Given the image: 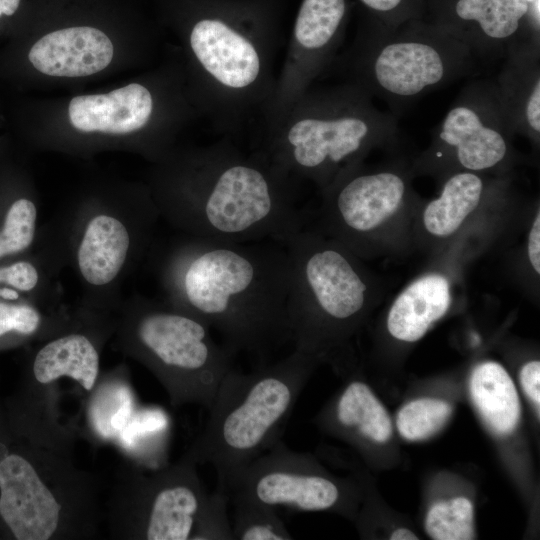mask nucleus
<instances>
[{"mask_svg":"<svg viewBox=\"0 0 540 540\" xmlns=\"http://www.w3.org/2000/svg\"><path fill=\"white\" fill-rule=\"evenodd\" d=\"M290 260L284 243L196 238L170 264L176 307L218 332L235 354L259 356L291 342Z\"/></svg>","mask_w":540,"mask_h":540,"instance_id":"1","label":"nucleus"},{"mask_svg":"<svg viewBox=\"0 0 540 540\" xmlns=\"http://www.w3.org/2000/svg\"><path fill=\"white\" fill-rule=\"evenodd\" d=\"M190 181L169 213L196 238L284 243L304 228L294 182L258 153L214 144L196 156Z\"/></svg>","mask_w":540,"mask_h":540,"instance_id":"2","label":"nucleus"},{"mask_svg":"<svg viewBox=\"0 0 540 540\" xmlns=\"http://www.w3.org/2000/svg\"><path fill=\"white\" fill-rule=\"evenodd\" d=\"M273 121L257 153L293 182L307 179L321 190L370 150L395 145L400 135L398 119L377 109L352 82L306 91Z\"/></svg>","mask_w":540,"mask_h":540,"instance_id":"3","label":"nucleus"},{"mask_svg":"<svg viewBox=\"0 0 540 540\" xmlns=\"http://www.w3.org/2000/svg\"><path fill=\"white\" fill-rule=\"evenodd\" d=\"M315 360L316 356L293 349L247 373L230 369L204 429L184 457L197 466L211 465L217 489L223 492L236 475L281 440Z\"/></svg>","mask_w":540,"mask_h":540,"instance_id":"4","label":"nucleus"},{"mask_svg":"<svg viewBox=\"0 0 540 540\" xmlns=\"http://www.w3.org/2000/svg\"><path fill=\"white\" fill-rule=\"evenodd\" d=\"M351 82L383 100L397 119L424 95L478 72V59L434 24L379 20L356 38L346 58Z\"/></svg>","mask_w":540,"mask_h":540,"instance_id":"5","label":"nucleus"},{"mask_svg":"<svg viewBox=\"0 0 540 540\" xmlns=\"http://www.w3.org/2000/svg\"><path fill=\"white\" fill-rule=\"evenodd\" d=\"M284 245L290 260L287 320L294 349L316 356L344 336L368 306L371 289L354 253L302 228Z\"/></svg>","mask_w":540,"mask_h":540,"instance_id":"6","label":"nucleus"},{"mask_svg":"<svg viewBox=\"0 0 540 540\" xmlns=\"http://www.w3.org/2000/svg\"><path fill=\"white\" fill-rule=\"evenodd\" d=\"M137 357L166 390L171 404H197L210 409L235 353L217 343L211 329L177 307L146 306L132 325Z\"/></svg>","mask_w":540,"mask_h":540,"instance_id":"7","label":"nucleus"},{"mask_svg":"<svg viewBox=\"0 0 540 540\" xmlns=\"http://www.w3.org/2000/svg\"><path fill=\"white\" fill-rule=\"evenodd\" d=\"M197 465L184 456L151 474L135 473L126 484L115 519L127 538L145 540H233L228 498L209 492ZM123 528V529H124Z\"/></svg>","mask_w":540,"mask_h":540,"instance_id":"8","label":"nucleus"},{"mask_svg":"<svg viewBox=\"0 0 540 540\" xmlns=\"http://www.w3.org/2000/svg\"><path fill=\"white\" fill-rule=\"evenodd\" d=\"M514 134L494 81H470L434 129L431 146L419 165L476 173L505 167Z\"/></svg>","mask_w":540,"mask_h":540,"instance_id":"9","label":"nucleus"},{"mask_svg":"<svg viewBox=\"0 0 540 540\" xmlns=\"http://www.w3.org/2000/svg\"><path fill=\"white\" fill-rule=\"evenodd\" d=\"M62 454L40 464L17 452L0 458V517L18 540L69 536L81 480Z\"/></svg>","mask_w":540,"mask_h":540,"instance_id":"10","label":"nucleus"},{"mask_svg":"<svg viewBox=\"0 0 540 540\" xmlns=\"http://www.w3.org/2000/svg\"><path fill=\"white\" fill-rule=\"evenodd\" d=\"M191 51L212 87L218 103L239 104L267 100L272 44L266 43L219 18L197 21L189 36Z\"/></svg>","mask_w":540,"mask_h":540,"instance_id":"11","label":"nucleus"},{"mask_svg":"<svg viewBox=\"0 0 540 540\" xmlns=\"http://www.w3.org/2000/svg\"><path fill=\"white\" fill-rule=\"evenodd\" d=\"M223 492L228 501L245 499L301 512L335 509L343 498L336 480L282 440L245 467Z\"/></svg>","mask_w":540,"mask_h":540,"instance_id":"12","label":"nucleus"},{"mask_svg":"<svg viewBox=\"0 0 540 540\" xmlns=\"http://www.w3.org/2000/svg\"><path fill=\"white\" fill-rule=\"evenodd\" d=\"M360 164L322 190L326 230L353 253L359 252L366 237L400 210L410 189L403 169L366 170Z\"/></svg>","mask_w":540,"mask_h":540,"instance_id":"13","label":"nucleus"},{"mask_svg":"<svg viewBox=\"0 0 540 540\" xmlns=\"http://www.w3.org/2000/svg\"><path fill=\"white\" fill-rule=\"evenodd\" d=\"M345 15V0L302 1L282 74L268 101L272 120L304 94L333 60L341 44Z\"/></svg>","mask_w":540,"mask_h":540,"instance_id":"14","label":"nucleus"},{"mask_svg":"<svg viewBox=\"0 0 540 540\" xmlns=\"http://www.w3.org/2000/svg\"><path fill=\"white\" fill-rule=\"evenodd\" d=\"M432 24L465 44L478 60L504 58L523 41H540L525 0H433Z\"/></svg>","mask_w":540,"mask_h":540,"instance_id":"15","label":"nucleus"},{"mask_svg":"<svg viewBox=\"0 0 540 540\" xmlns=\"http://www.w3.org/2000/svg\"><path fill=\"white\" fill-rule=\"evenodd\" d=\"M494 81L500 102L515 134L534 145L540 140V41L511 46Z\"/></svg>","mask_w":540,"mask_h":540,"instance_id":"16","label":"nucleus"},{"mask_svg":"<svg viewBox=\"0 0 540 540\" xmlns=\"http://www.w3.org/2000/svg\"><path fill=\"white\" fill-rule=\"evenodd\" d=\"M109 37L93 27H69L40 38L30 49L29 60L41 73L81 77L106 68L113 58Z\"/></svg>","mask_w":540,"mask_h":540,"instance_id":"17","label":"nucleus"},{"mask_svg":"<svg viewBox=\"0 0 540 540\" xmlns=\"http://www.w3.org/2000/svg\"><path fill=\"white\" fill-rule=\"evenodd\" d=\"M153 99L141 84L131 83L106 94L81 95L69 103L72 125L85 132L127 134L150 120Z\"/></svg>","mask_w":540,"mask_h":540,"instance_id":"18","label":"nucleus"},{"mask_svg":"<svg viewBox=\"0 0 540 540\" xmlns=\"http://www.w3.org/2000/svg\"><path fill=\"white\" fill-rule=\"evenodd\" d=\"M451 304L450 284L438 273L424 275L409 284L392 303L387 329L392 337L416 342L441 319Z\"/></svg>","mask_w":540,"mask_h":540,"instance_id":"19","label":"nucleus"},{"mask_svg":"<svg viewBox=\"0 0 540 540\" xmlns=\"http://www.w3.org/2000/svg\"><path fill=\"white\" fill-rule=\"evenodd\" d=\"M131 245L127 227L117 218L99 214L85 228L77 252L80 273L85 281L103 286L121 271Z\"/></svg>","mask_w":540,"mask_h":540,"instance_id":"20","label":"nucleus"},{"mask_svg":"<svg viewBox=\"0 0 540 540\" xmlns=\"http://www.w3.org/2000/svg\"><path fill=\"white\" fill-rule=\"evenodd\" d=\"M32 371L39 384L47 385L65 376L92 391L99 376V353L87 336L67 334L51 340L37 352Z\"/></svg>","mask_w":540,"mask_h":540,"instance_id":"21","label":"nucleus"},{"mask_svg":"<svg viewBox=\"0 0 540 540\" xmlns=\"http://www.w3.org/2000/svg\"><path fill=\"white\" fill-rule=\"evenodd\" d=\"M469 390L475 407L493 432L505 436L515 430L521 403L512 378L501 364H478L471 373Z\"/></svg>","mask_w":540,"mask_h":540,"instance_id":"22","label":"nucleus"},{"mask_svg":"<svg viewBox=\"0 0 540 540\" xmlns=\"http://www.w3.org/2000/svg\"><path fill=\"white\" fill-rule=\"evenodd\" d=\"M485 182L476 172L458 171L445 180L441 194L423 211L425 229L437 237L455 233L482 201Z\"/></svg>","mask_w":540,"mask_h":540,"instance_id":"23","label":"nucleus"},{"mask_svg":"<svg viewBox=\"0 0 540 540\" xmlns=\"http://www.w3.org/2000/svg\"><path fill=\"white\" fill-rule=\"evenodd\" d=\"M344 433L382 444L393 432L389 414L362 381H350L336 399L330 416Z\"/></svg>","mask_w":540,"mask_h":540,"instance_id":"24","label":"nucleus"},{"mask_svg":"<svg viewBox=\"0 0 540 540\" xmlns=\"http://www.w3.org/2000/svg\"><path fill=\"white\" fill-rule=\"evenodd\" d=\"M234 506L231 523L233 540H290L293 535L277 508L245 499L230 500Z\"/></svg>","mask_w":540,"mask_h":540,"instance_id":"25","label":"nucleus"},{"mask_svg":"<svg viewBox=\"0 0 540 540\" xmlns=\"http://www.w3.org/2000/svg\"><path fill=\"white\" fill-rule=\"evenodd\" d=\"M133 413L132 393L119 382L105 383L91 402L92 426L105 439L118 437Z\"/></svg>","mask_w":540,"mask_h":540,"instance_id":"26","label":"nucleus"},{"mask_svg":"<svg viewBox=\"0 0 540 540\" xmlns=\"http://www.w3.org/2000/svg\"><path fill=\"white\" fill-rule=\"evenodd\" d=\"M473 504L465 497L434 503L425 518V529L435 540L474 539Z\"/></svg>","mask_w":540,"mask_h":540,"instance_id":"27","label":"nucleus"},{"mask_svg":"<svg viewBox=\"0 0 540 540\" xmlns=\"http://www.w3.org/2000/svg\"><path fill=\"white\" fill-rule=\"evenodd\" d=\"M450 403L434 398H419L405 404L396 417L399 434L408 441H419L438 432L452 414Z\"/></svg>","mask_w":540,"mask_h":540,"instance_id":"28","label":"nucleus"},{"mask_svg":"<svg viewBox=\"0 0 540 540\" xmlns=\"http://www.w3.org/2000/svg\"><path fill=\"white\" fill-rule=\"evenodd\" d=\"M37 210L34 203L22 198L7 211L0 232V258L28 248L35 236Z\"/></svg>","mask_w":540,"mask_h":540,"instance_id":"29","label":"nucleus"},{"mask_svg":"<svg viewBox=\"0 0 540 540\" xmlns=\"http://www.w3.org/2000/svg\"><path fill=\"white\" fill-rule=\"evenodd\" d=\"M379 21L390 28L420 20L423 12L422 0H360Z\"/></svg>","mask_w":540,"mask_h":540,"instance_id":"30","label":"nucleus"},{"mask_svg":"<svg viewBox=\"0 0 540 540\" xmlns=\"http://www.w3.org/2000/svg\"><path fill=\"white\" fill-rule=\"evenodd\" d=\"M40 315L36 309L25 304L0 303V336L16 331L24 335L36 331Z\"/></svg>","mask_w":540,"mask_h":540,"instance_id":"31","label":"nucleus"},{"mask_svg":"<svg viewBox=\"0 0 540 540\" xmlns=\"http://www.w3.org/2000/svg\"><path fill=\"white\" fill-rule=\"evenodd\" d=\"M0 283L21 291H30L38 283V272L29 262H16L0 268Z\"/></svg>","mask_w":540,"mask_h":540,"instance_id":"32","label":"nucleus"},{"mask_svg":"<svg viewBox=\"0 0 540 540\" xmlns=\"http://www.w3.org/2000/svg\"><path fill=\"white\" fill-rule=\"evenodd\" d=\"M520 384L526 396L540 407V362L533 360L527 362L520 370Z\"/></svg>","mask_w":540,"mask_h":540,"instance_id":"33","label":"nucleus"},{"mask_svg":"<svg viewBox=\"0 0 540 540\" xmlns=\"http://www.w3.org/2000/svg\"><path fill=\"white\" fill-rule=\"evenodd\" d=\"M528 257L531 266L537 274L540 273V214L535 216L528 235Z\"/></svg>","mask_w":540,"mask_h":540,"instance_id":"34","label":"nucleus"},{"mask_svg":"<svg viewBox=\"0 0 540 540\" xmlns=\"http://www.w3.org/2000/svg\"><path fill=\"white\" fill-rule=\"evenodd\" d=\"M21 0H0V17L12 16L19 8Z\"/></svg>","mask_w":540,"mask_h":540,"instance_id":"35","label":"nucleus"},{"mask_svg":"<svg viewBox=\"0 0 540 540\" xmlns=\"http://www.w3.org/2000/svg\"><path fill=\"white\" fill-rule=\"evenodd\" d=\"M391 540H417L415 533L407 528H398L390 536Z\"/></svg>","mask_w":540,"mask_h":540,"instance_id":"36","label":"nucleus"},{"mask_svg":"<svg viewBox=\"0 0 540 540\" xmlns=\"http://www.w3.org/2000/svg\"><path fill=\"white\" fill-rule=\"evenodd\" d=\"M525 1L529 4L530 11H531L532 6L539 0H525Z\"/></svg>","mask_w":540,"mask_h":540,"instance_id":"37","label":"nucleus"}]
</instances>
